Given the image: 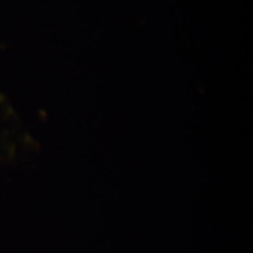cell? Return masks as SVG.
I'll list each match as a JSON object with an SVG mask.
<instances>
[{
	"mask_svg": "<svg viewBox=\"0 0 253 253\" xmlns=\"http://www.w3.org/2000/svg\"><path fill=\"white\" fill-rule=\"evenodd\" d=\"M37 142L13 103L0 93V168L36 154Z\"/></svg>",
	"mask_w": 253,
	"mask_h": 253,
	"instance_id": "1",
	"label": "cell"
}]
</instances>
